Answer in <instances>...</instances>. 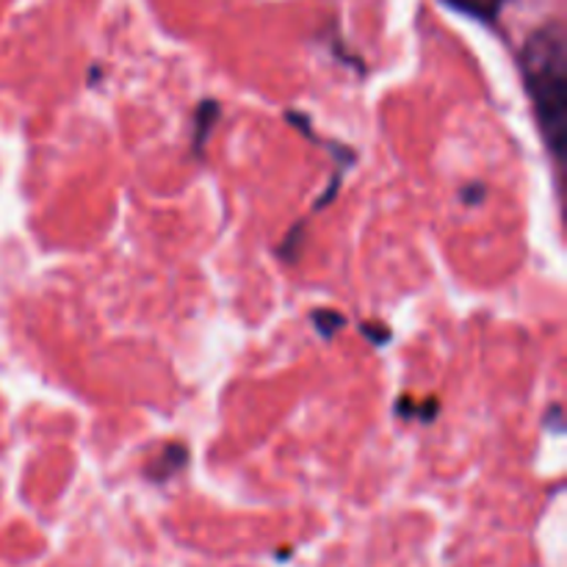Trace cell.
<instances>
[{"label": "cell", "instance_id": "cell-1", "mask_svg": "<svg viewBox=\"0 0 567 567\" xmlns=\"http://www.w3.org/2000/svg\"><path fill=\"white\" fill-rule=\"evenodd\" d=\"M520 75L554 158L563 155L567 131V33L563 20H548L520 48Z\"/></svg>", "mask_w": 567, "mask_h": 567}, {"label": "cell", "instance_id": "cell-2", "mask_svg": "<svg viewBox=\"0 0 567 567\" xmlns=\"http://www.w3.org/2000/svg\"><path fill=\"white\" fill-rule=\"evenodd\" d=\"M441 3H446L449 9L460 11V14L471 17V20L493 25V22L504 14L509 0H441Z\"/></svg>", "mask_w": 567, "mask_h": 567}]
</instances>
